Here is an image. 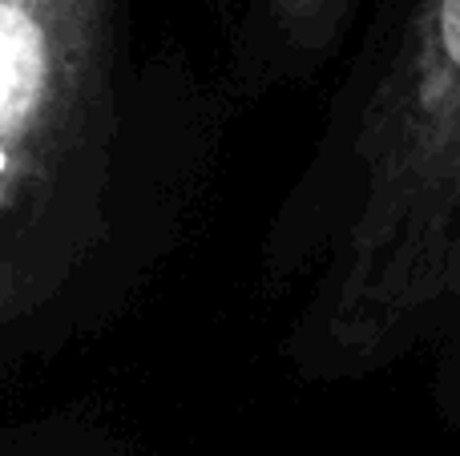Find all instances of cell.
<instances>
[{
  "mask_svg": "<svg viewBox=\"0 0 460 456\" xmlns=\"http://www.w3.org/2000/svg\"><path fill=\"white\" fill-rule=\"evenodd\" d=\"M311 344L372 372L460 323V0H408L343 150Z\"/></svg>",
  "mask_w": 460,
  "mask_h": 456,
  "instance_id": "obj_1",
  "label": "cell"
},
{
  "mask_svg": "<svg viewBox=\"0 0 460 456\" xmlns=\"http://www.w3.org/2000/svg\"><path fill=\"white\" fill-rule=\"evenodd\" d=\"M118 0H0V328L85 247L110 145Z\"/></svg>",
  "mask_w": 460,
  "mask_h": 456,
  "instance_id": "obj_2",
  "label": "cell"
},
{
  "mask_svg": "<svg viewBox=\"0 0 460 456\" xmlns=\"http://www.w3.org/2000/svg\"><path fill=\"white\" fill-rule=\"evenodd\" d=\"M359 0H259L270 32L299 53L332 45Z\"/></svg>",
  "mask_w": 460,
  "mask_h": 456,
  "instance_id": "obj_3",
  "label": "cell"
}]
</instances>
